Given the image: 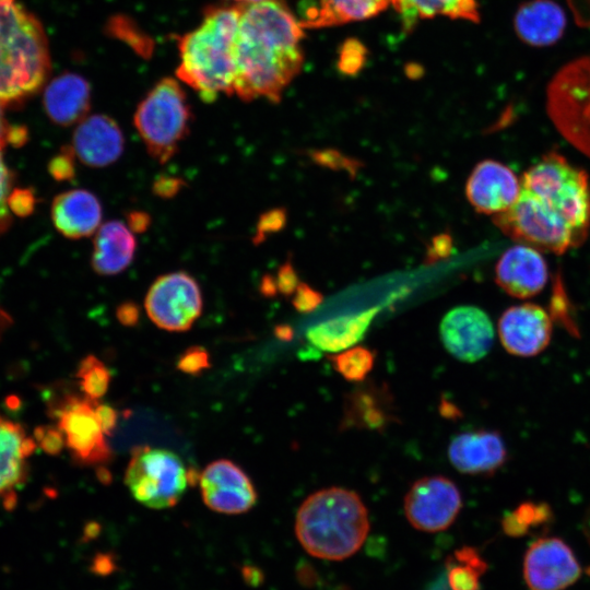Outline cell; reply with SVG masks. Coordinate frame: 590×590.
Returning <instances> with one entry per match:
<instances>
[{"label":"cell","instance_id":"1f68e13d","mask_svg":"<svg viewBox=\"0 0 590 590\" xmlns=\"http://www.w3.org/2000/svg\"><path fill=\"white\" fill-rule=\"evenodd\" d=\"M550 517V509L545 505L527 503L504 517L503 530L510 536H523L545 524Z\"/></svg>","mask_w":590,"mask_h":590},{"label":"cell","instance_id":"f546056e","mask_svg":"<svg viewBox=\"0 0 590 590\" xmlns=\"http://www.w3.org/2000/svg\"><path fill=\"white\" fill-rule=\"evenodd\" d=\"M328 358L344 379L362 382L374 367L376 353L364 346H353L330 355Z\"/></svg>","mask_w":590,"mask_h":590},{"label":"cell","instance_id":"9a60e30c","mask_svg":"<svg viewBox=\"0 0 590 590\" xmlns=\"http://www.w3.org/2000/svg\"><path fill=\"white\" fill-rule=\"evenodd\" d=\"M498 335L508 353L521 357L535 356L550 343L552 320L539 305L512 306L499 318Z\"/></svg>","mask_w":590,"mask_h":590},{"label":"cell","instance_id":"83f0119b","mask_svg":"<svg viewBox=\"0 0 590 590\" xmlns=\"http://www.w3.org/2000/svg\"><path fill=\"white\" fill-rule=\"evenodd\" d=\"M401 15L406 30L413 27L421 19L444 15L479 22L480 13L475 0H391Z\"/></svg>","mask_w":590,"mask_h":590},{"label":"cell","instance_id":"ee69618b","mask_svg":"<svg viewBox=\"0 0 590 590\" xmlns=\"http://www.w3.org/2000/svg\"><path fill=\"white\" fill-rule=\"evenodd\" d=\"M116 315L121 324L132 327L140 319V309L133 302H123L117 307Z\"/></svg>","mask_w":590,"mask_h":590},{"label":"cell","instance_id":"ac0fdd59","mask_svg":"<svg viewBox=\"0 0 590 590\" xmlns=\"http://www.w3.org/2000/svg\"><path fill=\"white\" fill-rule=\"evenodd\" d=\"M547 276V264L539 250L522 244L507 249L495 267L498 286L517 298H529L540 293Z\"/></svg>","mask_w":590,"mask_h":590},{"label":"cell","instance_id":"b9f144b4","mask_svg":"<svg viewBox=\"0 0 590 590\" xmlns=\"http://www.w3.org/2000/svg\"><path fill=\"white\" fill-rule=\"evenodd\" d=\"M298 278L291 263L283 264L278 273V280H275L276 290L282 294L288 296L294 294L298 286Z\"/></svg>","mask_w":590,"mask_h":590},{"label":"cell","instance_id":"8992f818","mask_svg":"<svg viewBox=\"0 0 590 590\" xmlns=\"http://www.w3.org/2000/svg\"><path fill=\"white\" fill-rule=\"evenodd\" d=\"M179 80H160L138 104L133 125L148 154L165 164L190 133L193 115Z\"/></svg>","mask_w":590,"mask_h":590},{"label":"cell","instance_id":"277c9868","mask_svg":"<svg viewBox=\"0 0 590 590\" xmlns=\"http://www.w3.org/2000/svg\"><path fill=\"white\" fill-rule=\"evenodd\" d=\"M369 532L368 511L359 495L328 487L309 495L296 514L295 533L314 557L342 560L355 554Z\"/></svg>","mask_w":590,"mask_h":590},{"label":"cell","instance_id":"c3c4849f","mask_svg":"<svg viewBox=\"0 0 590 590\" xmlns=\"http://www.w3.org/2000/svg\"><path fill=\"white\" fill-rule=\"evenodd\" d=\"M275 334L282 340H290L292 338V330L287 326H279L275 329Z\"/></svg>","mask_w":590,"mask_h":590},{"label":"cell","instance_id":"f35d334b","mask_svg":"<svg viewBox=\"0 0 590 590\" xmlns=\"http://www.w3.org/2000/svg\"><path fill=\"white\" fill-rule=\"evenodd\" d=\"M185 186L186 182L179 177L162 175L154 180L152 190L160 198L170 199Z\"/></svg>","mask_w":590,"mask_h":590},{"label":"cell","instance_id":"5bb4252c","mask_svg":"<svg viewBox=\"0 0 590 590\" xmlns=\"http://www.w3.org/2000/svg\"><path fill=\"white\" fill-rule=\"evenodd\" d=\"M201 496L212 510L226 515L243 514L257 503V493L248 475L234 462H211L200 475Z\"/></svg>","mask_w":590,"mask_h":590},{"label":"cell","instance_id":"8fae6325","mask_svg":"<svg viewBox=\"0 0 590 590\" xmlns=\"http://www.w3.org/2000/svg\"><path fill=\"white\" fill-rule=\"evenodd\" d=\"M403 507L413 528L433 533L451 526L461 510L462 497L450 479L432 475L412 484L404 497Z\"/></svg>","mask_w":590,"mask_h":590},{"label":"cell","instance_id":"603a6c76","mask_svg":"<svg viewBox=\"0 0 590 590\" xmlns=\"http://www.w3.org/2000/svg\"><path fill=\"white\" fill-rule=\"evenodd\" d=\"M135 250L137 239L127 224L105 222L94 234L92 268L103 276L119 274L131 264Z\"/></svg>","mask_w":590,"mask_h":590},{"label":"cell","instance_id":"60d3db41","mask_svg":"<svg viewBox=\"0 0 590 590\" xmlns=\"http://www.w3.org/2000/svg\"><path fill=\"white\" fill-rule=\"evenodd\" d=\"M95 413L101 424L102 430L106 436H111L118 424V412L111 405L106 403H95Z\"/></svg>","mask_w":590,"mask_h":590},{"label":"cell","instance_id":"2e32d148","mask_svg":"<svg viewBox=\"0 0 590 590\" xmlns=\"http://www.w3.org/2000/svg\"><path fill=\"white\" fill-rule=\"evenodd\" d=\"M520 192V180L505 164L484 160L473 168L465 193L473 208L484 214H498L509 209Z\"/></svg>","mask_w":590,"mask_h":590},{"label":"cell","instance_id":"f6af8a7d","mask_svg":"<svg viewBox=\"0 0 590 590\" xmlns=\"http://www.w3.org/2000/svg\"><path fill=\"white\" fill-rule=\"evenodd\" d=\"M33 203L34 198L28 191H15L9 198L10 209L20 215L28 213Z\"/></svg>","mask_w":590,"mask_h":590},{"label":"cell","instance_id":"484cf974","mask_svg":"<svg viewBox=\"0 0 590 590\" xmlns=\"http://www.w3.org/2000/svg\"><path fill=\"white\" fill-rule=\"evenodd\" d=\"M379 307L357 315L341 316L308 329L307 339L319 350L338 353L358 343L368 330Z\"/></svg>","mask_w":590,"mask_h":590},{"label":"cell","instance_id":"816d5d0a","mask_svg":"<svg viewBox=\"0 0 590 590\" xmlns=\"http://www.w3.org/2000/svg\"><path fill=\"white\" fill-rule=\"evenodd\" d=\"M99 471L102 472V473H101V476H99V480H101L102 482H108V481H110L109 472H108L107 470H105V469L102 468Z\"/></svg>","mask_w":590,"mask_h":590},{"label":"cell","instance_id":"7c38bea8","mask_svg":"<svg viewBox=\"0 0 590 590\" xmlns=\"http://www.w3.org/2000/svg\"><path fill=\"white\" fill-rule=\"evenodd\" d=\"M580 575L581 566L573 550L558 538H540L524 554L523 578L529 590H564Z\"/></svg>","mask_w":590,"mask_h":590},{"label":"cell","instance_id":"7dc6e473","mask_svg":"<svg viewBox=\"0 0 590 590\" xmlns=\"http://www.w3.org/2000/svg\"><path fill=\"white\" fill-rule=\"evenodd\" d=\"M151 216L144 211H130L127 214V225L133 233H143L151 225Z\"/></svg>","mask_w":590,"mask_h":590},{"label":"cell","instance_id":"4dcf8cb0","mask_svg":"<svg viewBox=\"0 0 590 590\" xmlns=\"http://www.w3.org/2000/svg\"><path fill=\"white\" fill-rule=\"evenodd\" d=\"M75 376L85 398L93 401H98L105 396L111 379L106 365L92 354L80 362Z\"/></svg>","mask_w":590,"mask_h":590},{"label":"cell","instance_id":"44dd1931","mask_svg":"<svg viewBox=\"0 0 590 590\" xmlns=\"http://www.w3.org/2000/svg\"><path fill=\"white\" fill-rule=\"evenodd\" d=\"M99 199L85 189H72L58 194L51 205V220L67 238L80 239L94 235L102 225Z\"/></svg>","mask_w":590,"mask_h":590},{"label":"cell","instance_id":"7a4b0ae2","mask_svg":"<svg viewBox=\"0 0 590 590\" xmlns=\"http://www.w3.org/2000/svg\"><path fill=\"white\" fill-rule=\"evenodd\" d=\"M239 5L233 95L280 102L303 66V25L283 0Z\"/></svg>","mask_w":590,"mask_h":590},{"label":"cell","instance_id":"4fadbf2b","mask_svg":"<svg viewBox=\"0 0 590 590\" xmlns=\"http://www.w3.org/2000/svg\"><path fill=\"white\" fill-rule=\"evenodd\" d=\"M445 349L457 359L474 363L487 355L494 342V328L488 315L475 306H458L449 310L439 327Z\"/></svg>","mask_w":590,"mask_h":590},{"label":"cell","instance_id":"ffe728a7","mask_svg":"<svg viewBox=\"0 0 590 590\" xmlns=\"http://www.w3.org/2000/svg\"><path fill=\"white\" fill-rule=\"evenodd\" d=\"M36 446L20 423L0 413V496L7 507L14 505V489L25 480L27 458Z\"/></svg>","mask_w":590,"mask_h":590},{"label":"cell","instance_id":"7402d4cb","mask_svg":"<svg viewBox=\"0 0 590 590\" xmlns=\"http://www.w3.org/2000/svg\"><path fill=\"white\" fill-rule=\"evenodd\" d=\"M43 101L51 121L70 126L86 117L91 106V86L83 76L64 72L49 82Z\"/></svg>","mask_w":590,"mask_h":590},{"label":"cell","instance_id":"8d00e7d4","mask_svg":"<svg viewBox=\"0 0 590 590\" xmlns=\"http://www.w3.org/2000/svg\"><path fill=\"white\" fill-rule=\"evenodd\" d=\"M293 306L303 314L317 308L322 302V295L305 283H299L294 292Z\"/></svg>","mask_w":590,"mask_h":590},{"label":"cell","instance_id":"9c48e42d","mask_svg":"<svg viewBox=\"0 0 590 590\" xmlns=\"http://www.w3.org/2000/svg\"><path fill=\"white\" fill-rule=\"evenodd\" d=\"M149 318L166 331H187L203 308L197 280L185 271L160 275L150 286L144 300Z\"/></svg>","mask_w":590,"mask_h":590},{"label":"cell","instance_id":"f1b7e54d","mask_svg":"<svg viewBox=\"0 0 590 590\" xmlns=\"http://www.w3.org/2000/svg\"><path fill=\"white\" fill-rule=\"evenodd\" d=\"M487 565L479 552L463 546L447 562L448 582L451 590H479L480 578Z\"/></svg>","mask_w":590,"mask_h":590},{"label":"cell","instance_id":"d6986e66","mask_svg":"<svg viewBox=\"0 0 590 590\" xmlns=\"http://www.w3.org/2000/svg\"><path fill=\"white\" fill-rule=\"evenodd\" d=\"M451 464L461 473L488 475L507 459L502 436L495 430H470L455 436L448 447Z\"/></svg>","mask_w":590,"mask_h":590},{"label":"cell","instance_id":"30bf717a","mask_svg":"<svg viewBox=\"0 0 590 590\" xmlns=\"http://www.w3.org/2000/svg\"><path fill=\"white\" fill-rule=\"evenodd\" d=\"M96 401L66 396L54 410L57 427L76 463H107L113 456L95 413Z\"/></svg>","mask_w":590,"mask_h":590},{"label":"cell","instance_id":"7bdbcfd3","mask_svg":"<svg viewBox=\"0 0 590 590\" xmlns=\"http://www.w3.org/2000/svg\"><path fill=\"white\" fill-rule=\"evenodd\" d=\"M2 103L0 102V146H4L7 143L22 142L25 140V131L21 127L11 126L4 117L2 110Z\"/></svg>","mask_w":590,"mask_h":590},{"label":"cell","instance_id":"d6a6232c","mask_svg":"<svg viewBox=\"0 0 590 590\" xmlns=\"http://www.w3.org/2000/svg\"><path fill=\"white\" fill-rule=\"evenodd\" d=\"M177 368L189 375H198L210 367L208 351L201 346L188 347L177 359Z\"/></svg>","mask_w":590,"mask_h":590},{"label":"cell","instance_id":"d590c367","mask_svg":"<svg viewBox=\"0 0 590 590\" xmlns=\"http://www.w3.org/2000/svg\"><path fill=\"white\" fill-rule=\"evenodd\" d=\"M11 175L2 156L0 146V229H3L10 222L9 198H10Z\"/></svg>","mask_w":590,"mask_h":590},{"label":"cell","instance_id":"5b68a950","mask_svg":"<svg viewBox=\"0 0 590 590\" xmlns=\"http://www.w3.org/2000/svg\"><path fill=\"white\" fill-rule=\"evenodd\" d=\"M50 70L45 31L17 0H0V102L36 92Z\"/></svg>","mask_w":590,"mask_h":590},{"label":"cell","instance_id":"836d02e7","mask_svg":"<svg viewBox=\"0 0 590 590\" xmlns=\"http://www.w3.org/2000/svg\"><path fill=\"white\" fill-rule=\"evenodd\" d=\"M36 444L48 455H59L66 446L64 437L58 427L42 426L35 429Z\"/></svg>","mask_w":590,"mask_h":590},{"label":"cell","instance_id":"52a82bcc","mask_svg":"<svg viewBox=\"0 0 590 590\" xmlns=\"http://www.w3.org/2000/svg\"><path fill=\"white\" fill-rule=\"evenodd\" d=\"M546 110L558 132L590 158V55L556 72L546 90Z\"/></svg>","mask_w":590,"mask_h":590},{"label":"cell","instance_id":"681fc988","mask_svg":"<svg viewBox=\"0 0 590 590\" xmlns=\"http://www.w3.org/2000/svg\"><path fill=\"white\" fill-rule=\"evenodd\" d=\"M585 534L587 535V539L590 543V509L586 516L585 524H583Z\"/></svg>","mask_w":590,"mask_h":590},{"label":"cell","instance_id":"f907efd6","mask_svg":"<svg viewBox=\"0 0 590 590\" xmlns=\"http://www.w3.org/2000/svg\"><path fill=\"white\" fill-rule=\"evenodd\" d=\"M8 323V316L0 309V333L3 331Z\"/></svg>","mask_w":590,"mask_h":590},{"label":"cell","instance_id":"e0dca14e","mask_svg":"<svg viewBox=\"0 0 590 590\" xmlns=\"http://www.w3.org/2000/svg\"><path fill=\"white\" fill-rule=\"evenodd\" d=\"M71 149L82 164L102 168L122 155L125 135L111 117L104 114L86 116L73 133Z\"/></svg>","mask_w":590,"mask_h":590},{"label":"cell","instance_id":"3957f363","mask_svg":"<svg viewBox=\"0 0 590 590\" xmlns=\"http://www.w3.org/2000/svg\"><path fill=\"white\" fill-rule=\"evenodd\" d=\"M239 5H212L200 24L178 39L177 79L204 102L233 95Z\"/></svg>","mask_w":590,"mask_h":590},{"label":"cell","instance_id":"bcb514c9","mask_svg":"<svg viewBox=\"0 0 590 590\" xmlns=\"http://www.w3.org/2000/svg\"><path fill=\"white\" fill-rule=\"evenodd\" d=\"M362 46L352 44L350 47H345L341 61L344 63L343 71L354 72L357 67L362 64L363 59Z\"/></svg>","mask_w":590,"mask_h":590},{"label":"cell","instance_id":"d4e9b609","mask_svg":"<svg viewBox=\"0 0 590 590\" xmlns=\"http://www.w3.org/2000/svg\"><path fill=\"white\" fill-rule=\"evenodd\" d=\"M342 426L380 429L394 420L387 386L366 384L349 393L344 401Z\"/></svg>","mask_w":590,"mask_h":590},{"label":"cell","instance_id":"6da1fadb","mask_svg":"<svg viewBox=\"0 0 590 590\" xmlns=\"http://www.w3.org/2000/svg\"><path fill=\"white\" fill-rule=\"evenodd\" d=\"M494 224L518 244L562 255L580 246L590 227L588 174L548 152L520 179L516 202Z\"/></svg>","mask_w":590,"mask_h":590},{"label":"cell","instance_id":"74e56055","mask_svg":"<svg viewBox=\"0 0 590 590\" xmlns=\"http://www.w3.org/2000/svg\"><path fill=\"white\" fill-rule=\"evenodd\" d=\"M286 221L285 211L283 209H274L264 212L258 222L256 243H259L262 237L270 233L281 229Z\"/></svg>","mask_w":590,"mask_h":590},{"label":"cell","instance_id":"cb8c5ba5","mask_svg":"<svg viewBox=\"0 0 590 590\" xmlns=\"http://www.w3.org/2000/svg\"><path fill=\"white\" fill-rule=\"evenodd\" d=\"M514 27L523 43L538 47L548 46L563 36L566 16L553 0H530L518 8Z\"/></svg>","mask_w":590,"mask_h":590},{"label":"cell","instance_id":"ab89813d","mask_svg":"<svg viewBox=\"0 0 590 590\" xmlns=\"http://www.w3.org/2000/svg\"><path fill=\"white\" fill-rule=\"evenodd\" d=\"M452 239L447 233L435 236L427 249L426 262L432 263L448 257L451 252Z\"/></svg>","mask_w":590,"mask_h":590},{"label":"cell","instance_id":"4316f807","mask_svg":"<svg viewBox=\"0 0 590 590\" xmlns=\"http://www.w3.org/2000/svg\"><path fill=\"white\" fill-rule=\"evenodd\" d=\"M391 0H318L305 12L303 27L332 26L375 16Z\"/></svg>","mask_w":590,"mask_h":590},{"label":"cell","instance_id":"f5cc1de1","mask_svg":"<svg viewBox=\"0 0 590 590\" xmlns=\"http://www.w3.org/2000/svg\"><path fill=\"white\" fill-rule=\"evenodd\" d=\"M233 1L237 2L236 4H250V3H256L262 0H233Z\"/></svg>","mask_w":590,"mask_h":590},{"label":"cell","instance_id":"ba28073f","mask_svg":"<svg viewBox=\"0 0 590 590\" xmlns=\"http://www.w3.org/2000/svg\"><path fill=\"white\" fill-rule=\"evenodd\" d=\"M190 472L175 452L164 448L138 446L132 450L125 483L135 500L145 507H174L190 481Z\"/></svg>","mask_w":590,"mask_h":590},{"label":"cell","instance_id":"e575fe53","mask_svg":"<svg viewBox=\"0 0 590 590\" xmlns=\"http://www.w3.org/2000/svg\"><path fill=\"white\" fill-rule=\"evenodd\" d=\"M75 155L70 148H66L49 163V172L57 180H69L75 175Z\"/></svg>","mask_w":590,"mask_h":590}]
</instances>
